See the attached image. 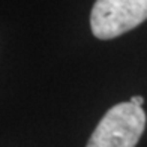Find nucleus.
<instances>
[{
    "instance_id": "obj_2",
    "label": "nucleus",
    "mask_w": 147,
    "mask_h": 147,
    "mask_svg": "<svg viewBox=\"0 0 147 147\" xmlns=\"http://www.w3.org/2000/svg\"><path fill=\"white\" fill-rule=\"evenodd\" d=\"M147 20V0H96L90 14L92 33L113 39Z\"/></svg>"
},
{
    "instance_id": "obj_1",
    "label": "nucleus",
    "mask_w": 147,
    "mask_h": 147,
    "mask_svg": "<svg viewBox=\"0 0 147 147\" xmlns=\"http://www.w3.org/2000/svg\"><path fill=\"white\" fill-rule=\"evenodd\" d=\"M144 128L143 107L132 102L117 104L105 113L86 147H135Z\"/></svg>"
},
{
    "instance_id": "obj_3",
    "label": "nucleus",
    "mask_w": 147,
    "mask_h": 147,
    "mask_svg": "<svg viewBox=\"0 0 147 147\" xmlns=\"http://www.w3.org/2000/svg\"><path fill=\"white\" fill-rule=\"evenodd\" d=\"M129 102L135 104V105H138V107H143V104H144V98H143V96H132Z\"/></svg>"
}]
</instances>
